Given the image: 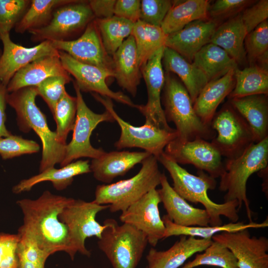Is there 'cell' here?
I'll use <instances>...</instances> for the list:
<instances>
[{
  "label": "cell",
  "instance_id": "1",
  "mask_svg": "<svg viewBox=\"0 0 268 268\" xmlns=\"http://www.w3.org/2000/svg\"><path fill=\"white\" fill-rule=\"evenodd\" d=\"M71 199L45 191L36 200L24 199L16 202L23 214L22 226L39 247L50 256L65 252L73 260L77 251L68 227L59 218V214Z\"/></svg>",
  "mask_w": 268,
  "mask_h": 268
},
{
  "label": "cell",
  "instance_id": "2",
  "mask_svg": "<svg viewBox=\"0 0 268 268\" xmlns=\"http://www.w3.org/2000/svg\"><path fill=\"white\" fill-rule=\"evenodd\" d=\"M157 159L169 172L173 180L172 188L174 191L187 201L200 203L204 207L209 216L210 226L222 225L221 216L232 222L238 221L239 210L237 200L217 203L208 196V190L215 188V179L203 171L199 170L197 176L188 172L164 152Z\"/></svg>",
  "mask_w": 268,
  "mask_h": 268
},
{
  "label": "cell",
  "instance_id": "3",
  "mask_svg": "<svg viewBox=\"0 0 268 268\" xmlns=\"http://www.w3.org/2000/svg\"><path fill=\"white\" fill-rule=\"evenodd\" d=\"M8 93L7 103L13 108L17 115L20 130L28 133L33 130L42 143V158L39 170L42 172L53 167L63 161L67 144L60 143L55 131L48 127L46 117L36 104L38 96L36 86H29Z\"/></svg>",
  "mask_w": 268,
  "mask_h": 268
},
{
  "label": "cell",
  "instance_id": "4",
  "mask_svg": "<svg viewBox=\"0 0 268 268\" xmlns=\"http://www.w3.org/2000/svg\"><path fill=\"white\" fill-rule=\"evenodd\" d=\"M163 91L164 115L167 122L175 124L177 140L183 142L198 138L208 141L214 137L215 131L196 113L190 96L180 80L166 72Z\"/></svg>",
  "mask_w": 268,
  "mask_h": 268
},
{
  "label": "cell",
  "instance_id": "5",
  "mask_svg": "<svg viewBox=\"0 0 268 268\" xmlns=\"http://www.w3.org/2000/svg\"><path fill=\"white\" fill-rule=\"evenodd\" d=\"M224 164L219 189L226 193L224 201L237 200L239 210L244 204L249 222H252L253 212L247 196L246 185L253 173L268 167V137L252 144L238 157L226 159Z\"/></svg>",
  "mask_w": 268,
  "mask_h": 268
},
{
  "label": "cell",
  "instance_id": "6",
  "mask_svg": "<svg viewBox=\"0 0 268 268\" xmlns=\"http://www.w3.org/2000/svg\"><path fill=\"white\" fill-rule=\"evenodd\" d=\"M157 158L150 155L141 163L142 166L134 176L116 183L97 186L93 201L109 205L112 212L123 211L148 192L160 185L162 173Z\"/></svg>",
  "mask_w": 268,
  "mask_h": 268
},
{
  "label": "cell",
  "instance_id": "7",
  "mask_svg": "<svg viewBox=\"0 0 268 268\" xmlns=\"http://www.w3.org/2000/svg\"><path fill=\"white\" fill-rule=\"evenodd\" d=\"M103 224L105 228L97 243L113 268H136L148 243L146 236L132 225H119L112 218L106 219Z\"/></svg>",
  "mask_w": 268,
  "mask_h": 268
},
{
  "label": "cell",
  "instance_id": "8",
  "mask_svg": "<svg viewBox=\"0 0 268 268\" xmlns=\"http://www.w3.org/2000/svg\"><path fill=\"white\" fill-rule=\"evenodd\" d=\"M210 126L215 132L211 143L227 159L238 157L256 142L248 124L229 102L216 112Z\"/></svg>",
  "mask_w": 268,
  "mask_h": 268
},
{
  "label": "cell",
  "instance_id": "9",
  "mask_svg": "<svg viewBox=\"0 0 268 268\" xmlns=\"http://www.w3.org/2000/svg\"><path fill=\"white\" fill-rule=\"evenodd\" d=\"M91 94L111 113L115 121L119 125L120 136L114 144L117 149L140 148L157 158L164 152L166 146L177 138L176 130L168 131L147 123L139 127L129 124L117 114L114 110L112 99L96 93Z\"/></svg>",
  "mask_w": 268,
  "mask_h": 268
},
{
  "label": "cell",
  "instance_id": "10",
  "mask_svg": "<svg viewBox=\"0 0 268 268\" xmlns=\"http://www.w3.org/2000/svg\"><path fill=\"white\" fill-rule=\"evenodd\" d=\"M95 18L88 0H74L56 9L46 26L30 31V39L39 43L73 40Z\"/></svg>",
  "mask_w": 268,
  "mask_h": 268
},
{
  "label": "cell",
  "instance_id": "11",
  "mask_svg": "<svg viewBox=\"0 0 268 268\" xmlns=\"http://www.w3.org/2000/svg\"><path fill=\"white\" fill-rule=\"evenodd\" d=\"M73 85L77 99L76 119L72 139L66 145L65 158L60 164L61 167L81 157L95 159L105 153L103 149L95 148L91 145L90 136L100 123L115 121L112 115L107 110L102 114H98L89 109L83 99L81 91L74 81Z\"/></svg>",
  "mask_w": 268,
  "mask_h": 268
},
{
  "label": "cell",
  "instance_id": "12",
  "mask_svg": "<svg viewBox=\"0 0 268 268\" xmlns=\"http://www.w3.org/2000/svg\"><path fill=\"white\" fill-rule=\"evenodd\" d=\"M109 207V205L99 204L93 201L89 202L72 198L61 211L59 218L68 227L77 252L90 256V252L85 247V240L92 236L100 238L105 225H101L96 220V216L98 213Z\"/></svg>",
  "mask_w": 268,
  "mask_h": 268
},
{
  "label": "cell",
  "instance_id": "13",
  "mask_svg": "<svg viewBox=\"0 0 268 268\" xmlns=\"http://www.w3.org/2000/svg\"><path fill=\"white\" fill-rule=\"evenodd\" d=\"M164 153L178 164H192L214 179L224 172L222 155L208 140L198 138L181 142L176 138L165 147Z\"/></svg>",
  "mask_w": 268,
  "mask_h": 268
},
{
  "label": "cell",
  "instance_id": "14",
  "mask_svg": "<svg viewBox=\"0 0 268 268\" xmlns=\"http://www.w3.org/2000/svg\"><path fill=\"white\" fill-rule=\"evenodd\" d=\"M60 58L65 69L74 77L73 81L81 92L96 93L129 106L136 108L135 104L126 95L121 91L112 90L107 84L114 73L104 68L79 62L67 53L59 51Z\"/></svg>",
  "mask_w": 268,
  "mask_h": 268
},
{
  "label": "cell",
  "instance_id": "15",
  "mask_svg": "<svg viewBox=\"0 0 268 268\" xmlns=\"http://www.w3.org/2000/svg\"><path fill=\"white\" fill-rule=\"evenodd\" d=\"M161 202L157 190L154 189L122 212L120 219L132 225L146 236L148 243L155 247L164 238L165 226L160 217Z\"/></svg>",
  "mask_w": 268,
  "mask_h": 268
},
{
  "label": "cell",
  "instance_id": "16",
  "mask_svg": "<svg viewBox=\"0 0 268 268\" xmlns=\"http://www.w3.org/2000/svg\"><path fill=\"white\" fill-rule=\"evenodd\" d=\"M95 19L88 24L78 38L70 41H52V45L57 50L67 53L79 62L97 66L114 73L112 58L104 47Z\"/></svg>",
  "mask_w": 268,
  "mask_h": 268
},
{
  "label": "cell",
  "instance_id": "17",
  "mask_svg": "<svg viewBox=\"0 0 268 268\" xmlns=\"http://www.w3.org/2000/svg\"><path fill=\"white\" fill-rule=\"evenodd\" d=\"M164 48L159 50L141 69L146 86L148 99L145 105H137L136 109L144 116L145 123L166 131H173L175 129L169 125L161 104V94L165 79L162 64Z\"/></svg>",
  "mask_w": 268,
  "mask_h": 268
},
{
  "label": "cell",
  "instance_id": "18",
  "mask_svg": "<svg viewBox=\"0 0 268 268\" xmlns=\"http://www.w3.org/2000/svg\"><path fill=\"white\" fill-rule=\"evenodd\" d=\"M228 248L236 257L238 268H268V239L251 236L248 229L222 232L212 237Z\"/></svg>",
  "mask_w": 268,
  "mask_h": 268
},
{
  "label": "cell",
  "instance_id": "19",
  "mask_svg": "<svg viewBox=\"0 0 268 268\" xmlns=\"http://www.w3.org/2000/svg\"><path fill=\"white\" fill-rule=\"evenodd\" d=\"M0 39L3 45L0 57V82L6 86L14 75L28 64L43 56L59 55L50 41L26 47L14 43L7 32L0 34Z\"/></svg>",
  "mask_w": 268,
  "mask_h": 268
},
{
  "label": "cell",
  "instance_id": "20",
  "mask_svg": "<svg viewBox=\"0 0 268 268\" xmlns=\"http://www.w3.org/2000/svg\"><path fill=\"white\" fill-rule=\"evenodd\" d=\"M217 27L216 21L203 19L193 21L179 31L167 35L165 47L192 63L196 53L210 39Z\"/></svg>",
  "mask_w": 268,
  "mask_h": 268
},
{
  "label": "cell",
  "instance_id": "21",
  "mask_svg": "<svg viewBox=\"0 0 268 268\" xmlns=\"http://www.w3.org/2000/svg\"><path fill=\"white\" fill-rule=\"evenodd\" d=\"M160 185L161 188L157 191L161 202L167 216L174 223L186 227L208 226L210 218L206 211L194 207L178 194L164 173H162Z\"/></svg>",
  "mask_w": 268,
  "mask_h": 268
},
{
  "label": "cell",
  "instance_id": "22",
  "mask_svg": "<svg viewBox=\"0 0 268 268\" xmlns=\"http://www.w3.org/2000/svg\"><path fill=\"white\" fill-rule=\"evenodd\" d=\"M212 242V239L183 235L166 251L152 248L146 256L147 268H179L194 254L203 252Z\"/></svg>",
  "mask_w": 268,
  "mask_h": 268
},
{
  "label": "cell",
  "instance_id": "23",
  "mask_svg": "<svg viewBox=\"0 0 268 268\" xmlns=\"http://www.w3.org/2000/svg\"><path fill=\"white\" fill-rule=\"evenodd\" d=\"M150 154L146 151H113L92 159L90 168L97 180L110 184L118 176H124Z\"/></svg>",
  "mask_w": 268,
  "mask_h": 268
},
{
  "label": "cell",
  "instance_id": "24",
  "mask_svg": "<svg viewBox=\"0 0 268 268\" xmlns=\"http://www.w3.org/2000/svg\"><path fill=\"white\" fill-rule=\"evenodd\" d=\"M55 76H70L64 68L60 55L39 58L18 70L12 77L6 88L8 93L19 89L37 86L46 79Z\"/></svg>",
  "mask_w": 268,
  "mask_h": 268
},
{
  "label": "cell",
  "instance_id": "25",
  "mask_svg": "<svg viewBox=\"0 0 268 268\" xmlns=\"http://www.w3.org/2000/svg\"><path fill=\"white\" fill-rule=\"evenodd\" d=\"M112 58L114 78L120 87L135 96L142 74L133 35H130L124 41Z\"/></svg>",
  "mask_w": 268,
  "mask_h": 268
},
{
  "label": "cell",
  "instance_id": "26",
  "mask_svg": "<svg viewBox=\"0 0 268 268\" xmlns=\"http://www.w3.org/2000/svg\"><path fill=\"white\" fill-rule=\"evenodd\" d=\"M235 70L231 69L222 77L209 81L196 99L194 110L205 125L210 126L217 107L234 89Z\"/></svg>",
  "mask_w": 268,
  "mask_h": 268
},
{
  "label": "cell",
  "instance_id": "27",
  "mask_svg": "<svg viewBox=\"0 0 268 268\" xmlns=\"http://www.w3.org/2000/svg\"><path fill=\"white\" fill-rule=\"evenodd\" d=\"M91 172L88 160H78L62 167L48 168L28 179H24L14 186L12 191L14 194L27 192L36 184L45 181L51 182L53 187L62 191L69 186L75 176Z\"/></svg>",
  "mask_w": 268,
  "mask_h": 268
},
{
  "label": "cell",
  "instance_id": "28",
  "mask_svg": "<svg viewBox=\"0 0 268 268\" xmlns=\"http://www.w3.org/2000/svg\"><path fill=\"white\" fill-rule=\"evenodd\" d=\"M229 103L248 124L254 134L255 143L268 137V95L230 99Z\"/></svg>",
  "mask_w": 268,
  "mask_h": 268
},
{
  "label": "cell",
  "instance_id": "29",
  "mask_svg": "<svg viewBox=\"0 0 268 268\" xmlns=\"http://www.w3.org/2000/svg\"><path fill=\"white\" fill-rule=\"evenodd\" d=\"M162 64L166 72L178 75L194 104L202 89L209 82L205 75L192 63L166 47L164 49Z\"/></svg>",
  "mask_w": 268,
  "mask_h": 268
},
{
  "label": "cell",
  "instance_id": "30",
  "mask_svg": "<svg viewBox=\"0 0 268 268\" xmlns=\"http://www.w3.org/2000/svg\"><path fill=\"white\" fill-rule=\"evenodd\" d=\"M247 34L240 12L217 26L210 43L225 50L238 65L242 64L246 60L244 40Z\"/></svg>",
  "mask_w": 268,
  "mask_h": 268
},
{
  "label": "cell",
  "instance_id": "31",
  "mask_svg": "<svg viewBox=\"0 0 268 268\" xmlns=\"http://www.w3.org/2000/svg\"><path fill=\"white\" fill-rule=\"evenodd\" d=\"M209 6L210 1L207 0L174 1L161 28L168 35L180 30L193 21L206 19Z\"/></svg>",
  "mask_w": 268,
  "mask_h": 268
},
{
  "label": "cell",
  "instance_id": "32",
  "mask_svg": "<svg viewBox=\"0 0 268 268\" xmlns=\"http://www.w3.org/2000/svg\"><path fill=\"white\" fill-rule=\"evenodd\" d=\"M192 63L209 81L222 77L231 69H236L238 65L225 50L211 43L204 45L196 53Z\"/></svg>",
  "mask_w": 268,
  "mask_h": 268
},
{
  "label": "cell",
  "instance_id": "33",
  "mask_svg": "<svg viewBox=\"0 0 268 268\" xmlns=\"http://www.w3.org/2000/svg\"><path fill=\"white\" fill-rule=\"evenodd\" d=\"M162 219L166 228L164 238L172 236L184 235L204 239H212L214 235L222 232H233L250 228H262L268 226V218L261 223L252 221L244 223L242 221H237L231 222L220 226L189 227L174 223L167 215H164Z\"/></svg>",
  "mask_w": 268,
  "mask_h": 268
},
{
  "label": "cell",
  "instance_id": "34",
  "mask_svg": "<svg viewBox=\"0 0 268 268\" xmlns=\"http://www.w3.org/2000/svg\"><path fill=\"white\" fill-rule=\"evenodd\" d=\"M132 35L134 39L140 69L159 50L165 47L167 35L161 28L140 20L134 23Z\"/></svg>",
  "mask_w": 268,
  "mask_h": 268
},
{
  "label": "cell",
  "instance_id": "35",
  "mask_svg": "<svg viewBox=\"0 0 268 268\" xmlns=\"http://www.w3.org/2000/svg\"><path fill=\"white\" fill-rule=\"evenodd\" d=\"M235 84L229 99L268 93V71L256 65L235 70Z\"/></svg>",
  "mask_w": 268,
  "mask_h": 268
},
{
  "label": "cell",
  "instance_id": "36",
  "mask_svg": "<svg viewBox=\"0 0 268 268\" xmlns=\"http://www.w3.org/2000/svg\"><path fill=\"white\" fill-rule=\"evenodd\" d=\"M74 0H31L30 6L14 28L18 34L46 26L58 7Z\"/></svg>",
  "mask_w": 268,
  "mask_h": 268
},
{
  "label": "cell",
  "instance_id": "37",
  "mask_svg": "<svg viewBox=\"0 0 268 268\" xmlns=\"http://www.w3.org/2000/svg\"><path fill=\"white\" fill-rule=\"evenodd\" d=\"M95 19L104 47L112 57L124 41L132 35L134 23L115 15L106 19Z\"/></svg>",
  "mask_w": 268,
  "mask_h": 268
},
{
  "label": "cell",
  "instance_id": "38",
  "mask_svg": "<svg viewBox=\"0 0 268 268\" xmlns=\"http://www.w3.org/2000/svg\"><path fill=\"white\" fill-rule=\"evenodd\" d=\"M201 266L238 268L237 259L232 252L223 245L213 241L203 252L197 253L194 260L186 263L182 268Z\"/></svg>",
  "mask_w": 268,
  "mask_h": 268
},
{
  "label": "cell",
  "instance_id": "39",
  "mask_svg": "<svg viewBox=\"0 0 268 268\" xmlns=\"http://www.w3.org/2000/svg\"><path fill=\"white\" fill-rule=\"evenodd\" d=\"M17 234V268H44L50 255L39 247L32 236L22 226Z\"/></svg>",
  "mask_w": 268,
  "mask_h": 268
},
{
  "label": "cell",
  "instance_id": "40",
  "mask_svg": "<svg viewBox=\"0 0 268 268\" xmlns=\"http://www.w3.org/2000/svg\"><path fill=\"white\" fill-rule=\"evenodd\" d=\"M76 111V97L66 91L57 102L53 114L57 125V138L60 143L67 144V135L74 128Z\"/></svg>",
  "mask_w": 268,
  "mask_h": 268
},
{
  "label": "cell",
  "instance_id": "41",
  "mask_svg": "<svg viewBox=\"0 0 268 268\" xmlns=\"http://www.w3.org/2000/svg\"><path fill=\"white\" fill-rule=\"evenodd\" d=\"M244 47L251 66L257 62L259 64L257 66L268 69V19L247 34L244 40Z\"/></svg>",
  "mask_w": 268,
  "mask_h": 268
},
{
  "label": "cell",
  "instance_id": "42",
  "mask_svg": "<svg viewBox=\"0 0 268 268\" xmlns=\"http://www.w3.org/2000/svg\"><path fill=\"white\" fill-rule=\"evenodd\" d=\"M30 3L31 0H0V34L15 28Z\"/></svg>",
  "mask_w": 268,
  "mask_h": 268
},
{
  "label": "cell",
  "instance_id": "43",
  "mask_svg": "<svg viewBox=\"0 0 268 268\" xmlns=\"http://www.w3.org/2000/svg\"><path fill=\"white\" fill-rule=\"evenodd\" d=\"M71 80L70 76H51L36 86L38 95L43 98L52 114L57 102L66 91L65 85Z\"/></svg>",
  "mask_w": 268,
  "mask_h": 268
},
{
  "label": "cell",
  "instance_id": "44",
  "mask_svg": "<svg viewBox=\"0 0 268 268\" xmlns=\"http://www.w3.org/2000/svg\"><path fill=\"white\" fill-rule=\"evenodd\" d=\"M40 146L36 141L10 134L0 138V155L3 159L12 158L39 152Z\"/></svg>",
  "mask_w": 268,
  "mask_h": 268
},
{
  "label": "cell",
  "instance_id": "45",
  "mask_svg": "<svg viewBox=\"0 0 268 268\" xmlns=\"http://www.w3.org/2000/svg\"><path fill=\"white\" fill-rule=\"evenodd\" d=\"M174 1L169 0H140L139 20L148 24L160 27Z\"/></svg>",
  "mask_w": 268,
  "mask_h": 268
},
{
  "label": "cell",
  "instance_id": "46",
  "mask_svg": "<svg viewBox=\"0 0 268 268\" xmlns=\"http://www.w3.org/2000/svg\"><path fill=\"white\" fill-rule=\"evenodd\" d=\"M18 242L17 233H0V268H17Z\"/></svg>",
  "mask_w": 268,
  "mask_h": 268
},
{
  "label": "cell",
  "instance_id": "47",
  "mask_svg": "<svg viewBox=\"0 0 268 268\" xmlns=\"http://www.w3.org/2000/svg\"><path fill=\"white\" fill-rule=\"evenodd\" d=\"M254 3L249 0H217L210 5L208 15L213 20L234 16Z\"/></svg>",
  "mask_w": 268,
  "mask_h": 268
},
{
  "label": "cell",
  "instance_id": "48",
  "mask_svg": "<svg viewBox=\"0 0 268 268\" xmlns=\"http://www.w3.org/2000/svg\"><path fill=\"white\" fill-rule=\"evenodd\" d=\"M268 0H261L252 4L241 12L242 21L247 34L268 19Z\"/></svg>",
  "mask_w": 268,
  "mask_h": 268
},
{
  "label": "cell",
  "instance_id": "49",
  "mask_svg": "<svg viewBox=\"0 0 268 268\" xmlns=\"http://www.w3.org/2000/svg\"><path fill=\"white\" fill-rule=\"evenodd\" d=\"M140 0H118L114 7V15L128 20L134 23L139 20Z\"/></svg>",
  "mask_w": 268,
  "mask_h": 268
},
{
  "label": "cell",
  "instance_id": "50",
  "mask_svg": "<svg viewBox=\"0 0 268 268\" xmlns=\"http://www.w3.org/2000/svg\"><path fill=\"white\" fill-rule=\"evenodd\" d=\"M115 0H90L88 3L97 19H106L114 15Z\"/></svg>",
  "mask_w": 268,
  "mask_h": 268
},
{
  "label": "cell",
  "instance_id": "51",
  "mask_svg": "<svg viewBox=\"0 0 268 268\" xmlns=\"http://www.w3.org/2000/svg\"><path fill=\"white\" fill-rule=\"evenodd\" d=\"M8 92L6 86L0 82V138L11 134L5 127L6 97Z\"/></svg>",
  "mask_w": 268,
  "mask_h": 268
},
{
  "label": "cell",
  "instance_id": "52",
  "mask_svg": "<svg viewBox=\"0 0 268 268\" xmlns=\"http://www.w3.org/2000/svg\"><path fill=\"white\" fill-rule=\"evenodd\" d=\"M1 54H2V50H1V49L0 48V56H1Z\"/></svg>",
  "mask_w": 268,
  "mask_h": 268
},
{
  "label": "cell",
  "instance_id": "53",
  "mask_svg": "<svg viewBox=\"0 0 268 268\" xmlns=\"http://www.w3.org/2000/svg\"></svg>",
  "mask_w": 268,
  "mask_h": 268
}]
</instances>
